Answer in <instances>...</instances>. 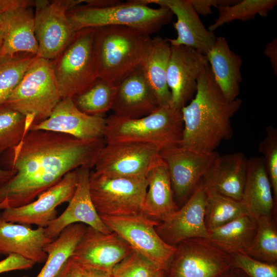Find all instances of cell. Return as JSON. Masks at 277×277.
Instances as JSON below:
<instances>
[{"instance_id": "cell-21", "label": "cell", "mask_w": 277, "mask_h": 277, "mask_svg": "<svg viewBox=\"0 0 277 277\" xmlns=\"http://www.w3.org/2000/svg\"><path fill=\"white\" fill-rule=\"evenodd\" d=\"M159 107L140 65L118 84L111 110L113 114L119 117L138 118L151 113Z\"/></svg>"}, {"instance_id": "cell-23", "label": "cell", "mask_w": 277, "mask_h": 277, "mask_svg": "<svg viewBox=\"0 0 277 277\" xmlns=\"http://www.w3.org/2000/svg\"><path fill=\"white\" fill-rule=\"evenodd\" d=\"M248 159L241 152L220 156L212 162L201 182L206 190L233 199H242Z\"/></svg>"}, {"instance_id": "cell-10", "label": "cell", "mask_w": 277, "mask_h": 277, "mask_svg": "<svg viewBox=\"0 0 277 277\" xmlns=\"http://www.w3.org/2000/svg\"><path fill=\"white\" fill-rule=\"evenodd\" d=\"M82 3L84 0L34 1L37 57L52 61L70 43L76 31L68 18L67 12Z\"/></svg>"}, {"instance_id": "cell-44", "label": "cell", "mask_w": 277, "mask_h": 277, "mask_svg": "<svg viewBox=\"0 0 277 277\" xmlns=\"http://www.w3.org/2000/svg\"><path fill=\"white\" fill-rule=\"evenodd\" d=\"M264 54L267 56L270 62L271 67L275 75H277V38H274L268 43L264 50Z\"/></svg>"}, {"instance_id": "cell-34", "label": "cell", "mask_w": 277, "mask_h": 277, "mask_svg": "<svg viewBox=\"0 0 277 277\" xmlns=\"http://www.w3.org/2000/svg\"><path fill=\"white\" fill-rule=\"evenodd\" d=\"M255 236L243 252L249 256L267 263L277 264V230L271 216L256 220Z\"/></svg>"}, {"instance_id": "cell-8", "label": "cell", "mask_w": 277, "mask_h": 277, "mask_svg": "<svg viewBox=\"0 0 277 277\" xmlns=\"http://www.w3.org/2000/svg\"><path fill=\"white\" fill-rule=\"evenodd\" d=\"M89 189L99 215L124 216L144 214L146 177H112L90 171Z\"/></svg>"}, {"instance_id": "cell-11", "label": "cell", "mask_w": 277, "mask_h": 277, "mask_svg": "<svg viewBox=\"0 0 277 277\" xmlns=\"http://www.w3.org/2000/svg\"><path fill=\"white\" fill-rule=\"evenodd\" d=\"M229 254L207 239L192 238L176 245L167 277H222L233 268Z\"/></svg>"}, {"instance_id": "cell-17", "label": "cell", "mask_w": 277, "mask_h": 277, "mask_svg": "<svg viewBox=\"0 0 277 277\" xmlns=\"http://www.w3.org/2000/svg\"><path fill=\"white\" fill-rule=\"evenodd\" d=\"M133 250L116 233H104L87 226L71 257L83 267L111 273Z\"/></svg>"}, {"instance_id": "cell-48", "label": "cell", "mask_w": 277, "mask_h": 277, "mask_svg": "<svg viewBox=\"0 0 277 277\" xmlns=\"http://www.w3.org/2000/svg\"><path fill=\"white\" fill-rule=\"evenodd\" d=\"M222 277H236L235 268L234 267L230 269L225 273Z\"/></svg>"}, {"instance_id": "cell-6", "label": "cell", "mask_w": 277, "mask_h": 277, "mask_svg": "<svg viewBox=\"0 0 277 277\" xmlns=\"http://www.w3.org/2000/svg\"><path fill=\"white\" fill-rule=\"evenodd\" d=\"M95 29L86 28L76 31L68 46L52 61L61 98L84 91L98 77L93 46Z\"/></svg>"}, {"instance_id": "cell-29", "label": "cell", "mask_w": 277, "mask_h": 277, "mask_svg": "<svg viewBox=\"0 0 277 277\" xmlns=\"http://www.w3.org/2000/svg\"><path fill=\"white\" fill-rule=\"evenodd\" d=\"M256 220L245 215L222 226L208 230L207 240L223 252L243 253L250 245L256 233Z\"/></svg>"}, {"instance_id": "cell-33", "label": "cell", "mask_w": 277, "mask_h": 277, "mask_svg": "<svg viewBox=\"0 0 277 277\" xmlns=\"http://www.w3.org/2000/svg\"><path fill=\"white\" fill-rule=\"evenodd\" d=\"M277 5L276 0H243L227 6L216 7L219 15L208 30L214 32L224 25L234 20L246 22L256 15L266 17L269 12Z\"/></svg>"}, {"instance_id": "cell-31", "label": "cell", "mask_w": 277, "mask_h": 277, "mask_svg": "<svg viewBox=\"0 0 277 277\" xmlns=\"http://www.w3.org/2000/svg\"><path fill=\"white\" fill-rule=\"evenodd\" d=\"M117 86L116 83L98 77L89 88L71 98L82 112L91 115H103L112 109Z\"/></svg>"}, {"instance_id": "cell-24", "label": "cell", "mask_w": 277, "mask_h": 277, "mask_svg": "<svg viewBox=\"0 0 277 277\" xmlns=\"http://www.w3.org/2000/svg\"><path fill=\"white\" fill-rule=\"evenodd\" d=\"M34 1L14 9L5 22V32L0 57L21 53L37 56L38 44L34 32Z\"/></svg>"}, {"instance_id": "cell-47", "label": "cell", "mask_w": 277, "mask_h": 277, "mask_svg": "<svg viewBox=\"0 0 277 277\" xmlns=\"http://www.w3.org/2000/svg\"><path fill=\"white\" fill-rule=\"evenodd\" d=\"M5 32V24L0 27V53L1 51Z\"/></svg>"}, {"instance_id": "cell-5", "label": "cell", "mask_w": 277, "mask_h": 277, "mask_svg": "<svg viewBox=\"0 0 277 277\" xmlns=\"http://www.w3.org/2000/svg\"><path fill=\"white\" fill-rule=\"evenodd\" d=\"M183 130L181 109L166 105L138 118L110 115L106 118L103 138L106 143H148L162 149L180 145Z\"/></svg>"}, {"instance_id": "cell-15", "label": "cell", "mask_w": 277, "mask_h": 277, "mask_svg": "<svg viewBox=\"0 0 277 277\" xmlns=\"http://www.w3.org/2000/svg\"><path fill=\"white\" fill-rule=\"evenodd\" d=\"M207 192L201 182L185 204L160 224L155 229L166 243L176 246L184 240L208 237L205 224Z\"/></svg>"}, {"instance_id": "cell-20", "label": "cell", "mask_w": 277, "mask_h": 277, "mask_svg": "<svg viewBox=\"0 0 277 277\" xmlns=\"http://www.w3.org/2000/svg\"><path fill=\"white\" fill-rule=\"evenodd\" d=\"M89 168H78V181L75 192L64 212L45 228L49 238L54 240L67 226L75 223L88 225L104 233L111 231L102 221L92 202L89 189Z\"/></svg>"}, {"instance_id": "cell-12", "label": "cell", "mask_w": 277, "mask_h": 277, "mask_svg": "<svg viewBox=\"0 0 277 277\" xmlns=\"http://www.w3.org/2000/svg\"><path fill=\"white\" fill-rule=\"evenodd\" d=\"M161 150L148 143H106L98 155L93 171L112 177H146L160 159Z\"/></svg>"}, {"instance_id": "cell-3", "label": "cell", "mask_w": 277, "mask_h": 277, "mask_svg": "<svg viewBox=\"0 0 277 277\" xmlns=\"http://www.w3.org/2000/svg\"><path fill=\"white\" fill-rule=\"evenodd\" d=\"M151 41L150 35L128 27L95 28L93 46L98 77L118 84L141 65Z\"/></svg>"}, {"instance_id": "cell-38", "label": "cell", "mask_w": 277, "mask_h": 277, "mask_svg": "<svg viewBox=\"0 0 277 277\" xmlns=\"http://www.w3.org/2000/svg\"><path fill=\"white\" fill-rule=\"evenodd\" d=\"M266 136L259 146L272 186L275 202L277 199V130L272 126L266 128Z\"/></svg>"}, {"instance_id": "cell-52", "label": "cell", "mask_w": 277, "mask_h": 277, "mask_svg": "<svg viewBox=\"0 0 277 277\" xmlns=\"http://www.w3.org/2000/svg\"><path fill=\"white\" fill-rule=\"evenodd\" d=\"M21 277H28V276H27V275H24V276H21Z\"/></svg>"}, {"instance_id": "cell-22", "label": "cell", "mask_w": 277, "mask_h": 277, "mask_svg": "<svg viewBox=\"0 0 277 277\" xmlns=\"http://www.w3.org/2000/svg\"><path fill=\"white\" fill-rule=\"evenodd\" d=\"M53 241L47 236L45 228L9 222L0 213V254H17L36 263L46 261L45 247Z\"/></svg>"}, {"instance_id": "cell-1", "label": "cell", "mask_w": 277, "mask_h": 277, "mask_svg": "<svg viewBox=\"0 0 277 277\" xmlns=\"http://www.w3.org/2000/svg\"><path fill=\"white\" fill-rule=\"evenodd\" d=\"M104 138L81 140L61 133L28 131L10 150L7 169L12 177L0 187V203L9 207L27 205L59 182L68 172L94 167L105 145Z\"/></svg>"}, {"instance_id": "cell-51", "label": "cell", "mask_w": 277, "mask_h": 277, "mask_svg": "<svg viewBox=\"0 0 277 277\" xmlns=\"http://www.w3.org/2000/svg\"><path fill=\"white\" fill-rule=\"evenodd\" d=\"M236 277H248L245 273L242 271L235 268Z\"/></svg>"}, {"instance_id": "cell-36", "label": "cell", "mask_w": 277, "mask_h": 277, "mask_svg": "<svg viewBox=\"0 0 277 277\" xmlns=\"http://www.w3.org/2000/svg\"><path fill=\"white\" fill-rule=\"evenodd\" d=\"M30 124L23 114L7 104L0 105V154L17 146Z\"/></svg>"}, {"instance_id": "cell-46", "label": "cell", "mask_w": 277, "mask_h": 277, "mask_svg": "<svg viewBox=\"0 0 277 277\" xmlns=\"http://www.w3.org/2000/svg\"><path fill=\"white\" fill-rule=\"evenodd\" d=\"M12 171L0 166V187L8 182L13 176Z\"/></svg>"}, {"instance_id": "cell-49", "label": "cell", "mask_w": 277, "mask_h": 277, "mask_svg": "<svg viewBox=\"0 0 277 277\" xmlns=\"http://www.w3.org/2000/svg\"><path fill=\"white\" fill-rule=\"evenodd\" d=\"M9 207V203L7 200H4L0 203V211L2 210H4Z\"/></svg>"}, {"instance_id": "cell-40", "label": "cell", "mask_w": 277, "mask_h": 277, "mask_svg": "<svg viewBox=\"0 0 277 277\" xmlns=\"http://www.w3.org/2000/svg\"><path fill=\"white\" fill-rule=\"evenodd\" d=\"M35 263L17 254H10L0 261V274L17 270L31 268Z\"/></svg>"}, {"instance_id": "cell-16", "label": "cell", "mask_w": 277, "mask_h": 277, "mask_svg": "<svg viewBox=\"0 0 277 277\" xmlns=\"http://www.w3.org/2000/svg\"><path fill=\"white\" fill-rule=\"evenodd\" d=\"M171 46V45H170ZM208 64L206 55L186 46H171L167 83L171 105L181 109L195 94L197 80Z\"/></svg>"}, {"instance_id": "cell-14", "label": "cell", "mask_w": 277, "mask_h": 277, "mask_svg": "<svg viewBox=\"0 0 277 277\" xmlns=\"http://www.w3.org/2000/svg\"><path fill=\"white\" fill-rule=\"evenodd\" d=\"M78 168L67 173L59 182L33 202L3 210L1 213L2 216L9 222L46 228L57 217L56 207L71 199L78 181Z\"/></svg>"}, {"instance_id": "cell-7", "label": "cell", "mask_w": 277, "mask_h": 277, "mask_svg": "<svg viewBox=\"0 0 277 277\" xmlns=\"http://www.w3.org/2000/svg\"><path fill=\"white\" fill-rule=\"evenodd\" d=\"M61 99L52 61L37 56L5 104L25 116L30 126L47 118Z\"/></svg>"}, {"instance_id": "cell-42", "label": "cell", "mask_w": 277, "mask_h": 277, "mask_svg": "<svg viewBox=\"0 0 277 277\" xmlns=\"http://www.w3.org/2000/svg\"><path fill=\"white\" fill-rule=\"evenodd\" d=\"M55 277H84L82 267L72 257L69 258Z\"/></svg>"}, {"instance_id": "cell-9", "label": "cell", "mask_w": 277, "mask_h": 277, "mask_svg": "<svg viewBox=\"0 0 277 277\" xmlns=\"http://www.w3.org/2000/svg\"><path fill=\"white\" fill-rule=\"evenodd\" d=\"M100 216L111 231L116 233L134 250L150 260L159 269L167 272L176 251V246L166 243L160 236L155 227L160 222L152 220L144 214Z\"/></svg>"}, {"instance_id": "cell-25", "label": "cell", "mask_w": 277, "mask_h": 277, "mask_svg": "<svg viewBox=\"0 0 277 277\" xmlns=\"http://www.w3.org/2000/svg\"><path fill=\"white\" fill-rule=\"evenodd\" d=\"M214 81L224 97L229 101L238 98L242 81V59L232 51L226 38L216 37L206 55Z\"/></svg>"}, {"instance_id": "cell-28", "label": "cell", "mask_w": 277, "mask_h": 277, "mask_svg": "<svg viewBox=\"0 0 277 277\" xmlns=\"http://www.w3.org/2000/svg\"><path fill=\"white\" fill-rule=\"evenodd\" d=\"M171 46L160 36L152 38L149 51L141 65L144 76L159 106L171 105V95L167 83Z\"/></svg>"}, {"instance_id": "cell-39", "label": "cell", "mask_w": 277, "mask_h": 277, "mask_svg": "<svg viewBox=\"0 0 277 277\" xmlns=\"http://www.w3.org/2000/svg\"><path fill=\"white\" fill-rule=\"evenodd\" d=\"M233 267L248 277H277V265L264 262L244 253L230 254Z\"/></svg>"}, {"instance_id": "cell-41", "label": "cell", "mask_w": 277, "mask_h": 277, "mask_svg": "<svg viewBox=\"0 0 277 277\" xmlns=\"http://www.w3.org/2000/svg\"><path fill=\"white\" fill-rule=\"evenodd\" d=\"M199 15L206 16L212 13V7L230 5L236 3L235 0H189Z\"/></svg>"}, {"instance_id": "cell-37", "label": "cell", "mask_w": 277, "mask_h": 277, "mask_svg": "<svg viewBox=\"0 0 277 277\" xmlns=\"http://www.w3.org/2000/svg\"><path fill=\"white\" fill-rule=\"evenodd\" d=\"M159 269L150 260L133 250L112 269L113 277H154Z\"/></svg>"}, {"instance_id": "cell-2", "label": "cell", "mask_w": 277, "mask_h": 277, "mask_svg": "<svg viewBox=\"0 0 277 277\" xmlns=\"http://www.w3.org/2000/svg\"><path fill=\"white\" fill-rule=\"evenodd\" d=\"M242 100L229 101L215 83L209 64L200 75L195 96L182 109L184 130L180 146L200 153L213 152L231 138V119Z\"/></svg>"}, {"instance_id": "cell-26", "label": "cell", "mask_w": 277, "mask_h": 277, "mask_svg": "<svg viewBox=\"0 0 277 277\" xmlns=\"http://www.w3.org/2000/svg\"><path fill=\"white\" fill-rule=\"evenodd\" d=\"M242 200L249 215L256 220L263 216H271L275 201L262 157L248 159Z\"/></svg>"}, {"instance_id": "cell-50", "label": "cell", "mask_w": 277, "mask_h": 277, "mask_svg": "<svg viewBox=\"0 0 277 277\" xmlns=\"http://www.w3.org/2000/svg\"><path fill=\"white\" fill-rule=\"evenodd\" d=\"M154 277H167L166 272L163 270H159Z\"/></svg>"}, {"instance_id": "cell-13", "label": "cell", "mask_w": 277, "mask_h": 277, "mask_svg": "<svg viewBox=\"0 0 277 277\" xmlns=\"http://www.w3.org/2000/svg\"><path fill=\"white\" fill-rule=\"evenodd\" d=\"M218 155L215 151L200 153L180 145L161 150L160 156L167 167L175 201L181 203L188 199Z\"/></svg>"}, {"instance_id": "cell-19", "label": "cell", "mask_w": 277, "mask_h": 277, "mask_svg": "<svg viewBox=\"0 0 277 277\" xmlns=\"http://www.w3.org/2000/svg\"><path fill=\"white\" fill-rule=\"evenodd\" d=\"M146 4H156L169 9L176 17L173 27L177 32L174 38H167L171 46L192 48L207 55L216 37L206 29L189 0H143Z\"/></svg>"}, {"instance_id": "cell-43", "label": "cell", "mask_w": 277, "mask_h": 277, "mask_svg": "<svg viewBox=\"0 0 277 277\" xmlns=\"http://www.w3.org/2000/svg\"><path fill=\"white\" fill-rule=\"evenodd\" d=\"M27 0H0V27L2 26L10 13Z\"/></svg>"}, {"instance_id": "cell-45", "label": "cell", "mask_w": 277, "mask_h": 277, "mask_svg": "<svg viewBox=\"0 0 277 277\" xmlns=\"http://www.w3.org/2000/svg\"><path fill=\"white\" fill-rule=\"evenodd\" d=\"M82 267L84 277H113L111 273L110 272L93 268Z\"/></svg>"}, {"instance_id": "cell-27", "label": "cell", "mask_w": 277, "mask_h": 277, "mask_svg": "<svg viewBox=\"0 0 277 277\" xmlns=\"http://www.w3.org/2000/svg\"><path fill=\"white\" fill-rule=\"evenodd\" d=\"M146 179L147 189L143 213L161 222L177 209L168 170L161 157L147 174Z\"/></svg>"}, {"instance_id": "cell-35", "label": "cell", "mask_w": 277, "mask_h": 277, "mask_svg": "<svg viewBox=\"0 0 277 277\" xmlns=\"http://www.w3.org/2000/svg\"><path fill=\"white\" fill-rule=\"evenodd\" d=\"M36 57L21 53L0 57V105L6 103Z\"/></svg>"}, {"instance_id": "cell-18", "label": "cell", "mask_w": 277, "mask_h": 277, "mask_svg": "<svg viewBox=\"0 0 277 277\" xmlns=\"http://www.w3.org/2000/svg\"><path fill=\"white\" fill-rule=\"evenodd\" d=\"M103 115H91L81 111L71 97L62 98L46 120L31 124L28 131L61 133L81 140L103 138L106 125Z\"/></svg>"}, {"instance_id": "cell-4", "label": "cell", "mask_w": 277, "mask_h": 277, "mask_svg": "<svg viewBox=\"0 0 277 277\" xmlns=\"http://www.w3.org/2000/svg\"><path fill=\"white\" fill-rule=\"evenodd\" d=\"M67 16L74 29L104 26H125L148 35L170 23L173 14L168 8H153L143 0L113 1L108 5H78L69 9Z\"/></svg>"}, {"instance_id": "cell-32", "label": "cell", "mask_w": 277, "mask_h": 277, "mask_svg": "<svg viewBox=\"0 0 277 277\" xmlns=\"http://www.w3.org/2000/svg\"><path fill=\"white\" fill-rule=\"evenodd\" d=\"M206 190L205 224L208 230L249 214L242 200H236L211 190Z\"/></svg>"}, {"instance_id": "cell-30", "label": "cell", "mask_w": 277, "mask_h": 277, "mask_svg": "<svg viewBox=\"0 0 277 277\" xmlns=\"http://www.w3.org/2000/svg\"><path fill=\"white\" fill-rule=\"evenodd\" d=\"M87 226L82 223L71 224L44 248L47 254L45 263L36 277H55L64 264L70 258L85 233Z\"/></svg>"}]
</instances>
